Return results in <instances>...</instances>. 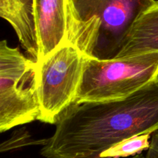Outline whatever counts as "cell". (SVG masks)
<instances>
[{"instance_id":"obj_7","label":"cell","mask_w":158,"mask_h":158,"mask_svg":"<svg viewBox=\"0 0 158 158\" xmlns=\"http://www.w3.org/2000/svg\"><path fill=\"white\" fill-rule=\"evenodd\" d=\"M0 16L12 26L23 47L37 62L39 45L33 0H0Z\"/></svg>"},{"instance_id":"obj_9","label":"cell","mask_w":158,"mask_h":158,"mask_svg":"<svg viewBox=\"0 0 158 158\" xmlns=\"http://www.w3.org/2000/svg\"><path fill=\"white\" fill-rule=\"evenodd\" d=\"M151 134H143L125 139L103 152L101 158L133 157L148 151L151 146Z\"/></svg>"},{"instance_id":"obj_4","label":"cell","mask_w":158,"mask_h":158,"mask_svg":"<svg viewBox=\"0 0 158 158\" xmlns=\"http://www.w3.org/2000/svg\"><path fill=\"white\" fill-rule=\"evenodd\" d=\"M40 115L37 62L6 40L0 43V131L38 120Z\"/></svg>"},{"instance_id":"obj_5","label":"cell","mask_w":158,"mask_h":158,"mask_svg":"<svg viewBox=\"0 0 158 158\" xmlns=\"http://www.w3.org/2000/svg\"><path fill=\"white\" fill-rule=\"evenodd\" d=\"M86 55L67 41L37 62L40 115L38 120L56 124L75 102L83 77Z\"/></svg>"},{"instance_id":"obj_11","label":"cell","mask_w":158,"mask_h":158,"mask_svg":"<svg viewBox=\"0 0 158 158\" xmlns=\"http://www.w3.org/2000/svg\"><path fill=\"white\" fill-rule=\"evenodd\" d=\"M131 158H145V156L143 155L142 154H139L135 156H133V157H131Z\"/></svg>"},{"instance_id":"obj_6","label":"cell","mask_w":158,"mask_h":158,"mask_svg":"<svg viewBox=\"0 0 158 158\" xmlns=\"http://www.w3.org/2000/svg\"><path fill=\"white\" fill-rule=\"evenodd\" d=\"M40 61L66 42L72 43L76 15L72 0H33Z\"/></svg>"},{"instance_id":"obj_3","label":"cell","mask_w":158,"mask_h":158,"mask_svg":"<svg viewBox=\"0 0 158 158\" xmlns=\"http://www.w3.org/2000/svg\"><path fill=\"white\" fill-rule=\"evenodd\" d=\"M158 80V52L100 60L86 56L74 103L124 99Z\"/></svg>"},{"instance_id":"obj_2","label":"cell","mask_w":158,"mask_h":158,"mask_svg":"<svg viewBox=\"0 0 158 158\" xmlns=\"http://www.w3.org/2000/svg\"><path fill=\"white\" fill-rule=\"evenodd\" d=\"M76 26L72 38L84 55L114 59L139 15L155 0H72Z\"/></svg>"},{"instance_id":"obj_12","label":"cell","mask_w":158,"mask_h":158,"mask_svg":"<svg viewBox=\"0 0 158 158\" xmlns=\"http://www.w3.org/2000/svg\"><path fill=\"white\" fill-rule=\"evenodd\" d=\"M156 4L158 5V0H157V1H156Z\"/></svg>"},{"instance_id":"obj_8","label":"cell","mask_w":158,"mask_h":158,"mask_svg":"<svg viewBox=\"0 0 158 158\" xmlns=\"http://www.w3.org/2000/svg\"><path fill=\"white\" fill-rule=\"evenodd\" d=\"M158 52V5L142 12L127 35L115 58Z\"/></svg>"},{"instance_id":"obj_1","label":"cell","mask_w":158,"mask_h":158,"mask_svg":"<svg viewBox=\"0 0 158 158\" xmlns=\"http://www.w3.org/2000/svg\"><path fill=\"white\" fill-rule=\"evenodd\" d=\"M40 154L46 158H101L125 139L158 131V80L124 99L71 104Z\"/></svg>"},{"instance_id":"obj_10","label":"cell","mask_w":158,"mask_h":158,"mask_svg":"<svg viewBox=\"0 0 158 158\" xmlns=\"http://www.w3.org/2000/svg\"><path fill=\"white\" fill-rule=\"evenodd\" d=\"M145 158H158V131L151 137V146L147 151Z\"/></svg>"}]
</instances>
